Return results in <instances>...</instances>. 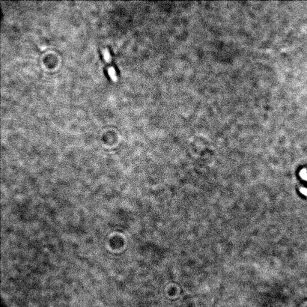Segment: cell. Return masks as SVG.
<instances>
[{
  "instance_id": "obj_1",
  "label": "cell",
  "mask_w": 307,
  "mask_h": 307,
  "mask_svg": "<svg viewBox=\"0 0 307 307\" xmlns=\"http://www.w3.org/2000/svg\"><path fill=\"white\" fill-rule=\"evenodd\" d=\"M108 74H109V77L112 79V81L115 82L118 79V76H117L116 71H115V69L114 68V67L112 66H109L107 68Z\"/></svg>"
},
{
  "instance_id": "obj_2",
  "label": "cell",
  "mask_w": 307,
  "mask_h": 307,
  "mask_svg": "<svg viewBox=\"0 0 307 307\" xmlns=\"http://www.w3.org/2000/svg\"><path fill=\"white\" fill-rule=\"evenodd\" d=\"M102 54H103V57L104 58L105 61L106 62H110L111 60H112V56H111L110 52H109L108 48H103L102 49Z\"/></svg>"
}]
</instances>
